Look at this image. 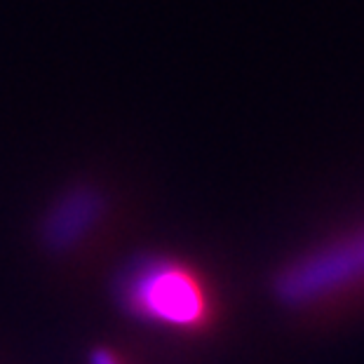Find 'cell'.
I'll use <instances>...</instances> for the list:
<instances>
[{
  "label": "cell",
  "mask_w": 364,
  "mask_h": 364,
  "mask_svg": "<svg viewBox=\"0 0 364 364\" xmlns=\"http://www.w3.org/2000/svg\"><path fill=\"white\" fill-rule=\"evenodd\" d=\"M122 308L139 320L196 331L212 320L214 304L205 280L169 257L134 259L118 277Z\"/></svg>",
  "instance_id": "obj_1"
},
{
  "label": "cell",
  "mask_w": 364,
  "mask_h": 364,
  "mask_svg": "<svg viewBox=\"0 0 364 364\" xmlns=\"http://www.w3.org/2000/svg\"><path fill=\"white\" fill-rule=\"evenodd\" d=\"M364 284V230L331 242L291 263L277 277V296L287 306H313Z\"/></svg>",
  "instance_id": "obj_2"
},
{
  "label": "cell",
  "mask_w": 364,
  "mask_h": 364,
  "mask_svg": "<svg viewBox=\"0 0 364 364\" xmlns=\"http://www.w3.org/2000/svg\"><path fill=\"white\" fill-rule=\"evenodd\" d=\"M102 198L95 191L68 193L66 200H61L50 214L48 230H45L48 242L57 250H68L75 242H80V237L90 233L97 219L102 216Z\"/></svg>",
  "instance_id": "obj_3"
},
{
  "label": "cell",
  "mask_w": 364,
  "mask_h": 364,
  "mask_svg": "<svg viewBox=\"0 0 364 364\" xmlns=\"http://www.w3.org/2000/svg\"><path fill=\"white\" fill-rule=\"evenodd\" d=\"M90 364H122V360L113 350H108V348H97L90 355Z\"/></svg>",
  "instance_id": "obj_4"
}]
</instances>
